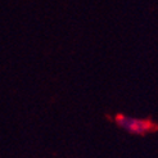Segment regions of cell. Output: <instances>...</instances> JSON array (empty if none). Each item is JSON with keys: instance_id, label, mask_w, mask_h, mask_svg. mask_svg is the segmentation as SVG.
<instances>
[{"instance_id": "1", "label": "cell", "mask_w": 158, "mask_h": 158, "mask_svg": "<svg viewBox=\"0 0 158 158\" xmlns=\"http://www.w3.org/2000/svg\"><path fill=\"white\" fill-rule=\"evenodd\" d=\"M114 121L121 129L134 135H145L156 130V125L151 120H140V118H131L125 114H118Z\"/></svg>"}]
</instances>
